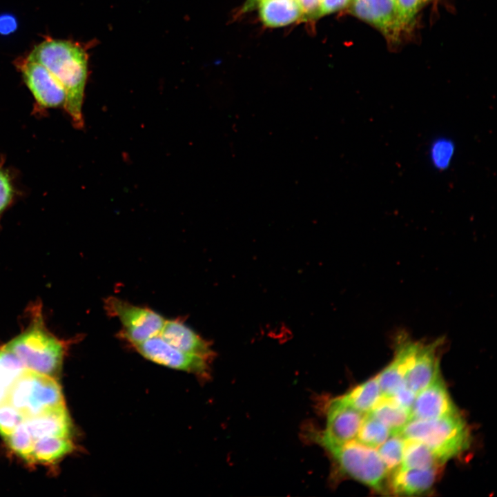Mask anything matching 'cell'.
I'll use <instances>...</instances> for the list:
<instances>
[{
    "label": "cell",
    "mask_w": 497,
    "mask_h": 497,
    "mask_svg": "<svg viewBox=\"0 0 497 497\" xmlns=\"http://www.w3.org/2000/svg\"><path fill=\"white\" fill-rule=\"evenodd\" d=\"M27 59L44 66L63 85L66 93L64 108L75 126L82 128V105L88 75L85 50L72 41L50 39L37 45Z\"/></svg>",
    "instance_id": "obj_1"
},
{
    "label": "cell",
    "mask_w": 497,
    "mask_h": 497,
    "mask_svg": "<svg viewBox=\"0 0 497 497\" xmlns=\"http://www.w3.org/2000/svg\"><path fill=\"white\" fill-rule=\"evenodd\" d=\"M41 309V304L32 306L26 329L3 347L26 369L54 377L60 369L66 345L48 330Z\"/></svg>",
    "instance_id": "obj_2"
},
{
    "label": "cell",
    "mask_w": 497,
    "mask_h": 497,
    "mask_svg": "<svg viewBox=\"0 0 497 497\" xmlns=\"http://www.w3.org/2000/svg\"><path fill=\"white\" fill-rule=\"evenodd\" d=\"M399 434L424 443L443 464L466 451L471 444L469 426L459 413L432 420L411 418Z\"/></svg>",
    "instance_id": "obj_3"
},
{
    "label": "cell",
    "mask_w": 497,
    "mask_h": 497,
    "mask_svg": "<svg viewBox=\"0 0 497 497\" xmlns=\"http://www.w3.org/2000/svg\"><path fill=\"white\" fill-rule=\"evenodd\" d=\"M6 401L26 418L65 405L60 385L54 377L28 369L12 384Z\"/></svg>",
    "instance_id": "obj_4"
},
{
    "label": "cell",
    "mask_w": 497,
    "mask_h": 497,
    "mask_svg": "<svg viewBox=\"0 0 497 497\" xmlns=\"http://www.w3.org/2000/svg\"><path fill=\"white\" fill-rule=\"evenodd\" d=\"M329 452L342 474L377 491H384L389 472L377 448L355 439Z\"/></svg>",
    "instance_id": "obj_5"
},
{
    "label": "cell",
    "mask_w": 497,
    "mask_h": 497,
    "mask_svg": "<svg viewBox=\"0 0 497 497\" xmlns=\"http://www.w3.org/2000/svg\"><path fill=\"white\" fill-rule=\"evenodd\" d=\"M104 308L108 315L117 318L121 322L119 337L133 347L157 335L166 320L150 308L113 296L105 299Z\"/></svg>",
    "instance_id": "obj_6"
},
{
    "label": "cell",
    "mask_w": 497,
    "mask_h": 497,
    "mask_svg": "<svg viewBox=\"0 0 497 497\" xmlns=\"http://www.w3.org/2000/svg\"><path fill=\"white\" fill-rule=\"evenodd\" d=\"M366 414L340 397L333 399L327 408L325 429L318 436V441L330 451L355 440Z\"/></svg>",
    "instance_id": "obj_7"
},
{
    "label": "cell",
    "mask_w": 497,
    "mask_h": 497,
    "mask_svg": "<svg viewBox=\"0 0 497 497\" xmlns=\"http://www.w3.org/2000/svg\"><path fill=\"white\" fill-rule=\"evenodd\" d=\"M133 347L143 357L157 364L197 376L206 374L208 360L173 347L159 334Z\"/></svg>",
    "instance_id": "obj_8"
},
{
    "label": "cell",
    "mask_w": 497,
    "mask_h": 497,
    "mask_svg": "<svg viewBox=\"0 0 497 497\" xmlns=\"http://www.w3.org/2000/svg\"><path fill=\"white\" fill-rule=\"evenodd\" d=\"M23 80L37 104L43 108L65 106L66 93L59 81L42 64L26 59L21 67Z\"/></svg>",
    "instance_id": "obj_9"
},
{
    "label": "cell",
    "mask_w": 497,
    "mask_h": 497,
    "mask_svg": "<svg viewBox=\"0 0 497 497\" xmlns=\"http://www.w3.org/2000/svg\"><path fill=\"white\" fill-rule=\"evenodd\" d=\"M442 338L425 343L419 341L406 375L407 384L416 393L431 384L440 375V353Z\"/></svg>",
    "instance_id": "obj_10"
},
{
    "label": "cell",
    "mask_w": 497,
    "mask_h": 497,
    "mask_svg": "<svg viewBox=\"0 0 497 497\" xmlns=\"http://www.w3.org/2000/svg\"><path fill=\"white\" fill-rule=\"evenodd\" d=\"M441 376L416 393L411 407V418L437 419L458 413Z\"/></svg>",
    "instance_id": "obj_11"
},
{
    "label": "cell",
    "mask_w": 497,
    "mask_h": 497,
    "mask_svg": "<svg viewBox=\"0 0 497 497\" xmlns=\"http://www.w3.org/2000/svg\"><path fill=\"white\" fill-rule=\"evenodd\" d=\"M396 351L391 362L377 375L382 396H391L405 382L408 369L419 341L408 336H397Z\"/></svg>",
    "instance_id": "obj_12"
},
{
    "label": "cell",
    "mask_w": 497,
    "mask_h": 497,
    "mask_svg": "<svg viewBox=\"0 0 497 497\" xmlns=\"http://www.w3.org/2000/svg\"><path fill=\"white\" fill-rule=\"evenodd\" d=\"M353 14L396 38L402 30L394 0H351Z\"/></svg>",
    "instance_id": "obj_13"
},
{
    "label": "cell",
    "mask_w": 497,
    "mask_h": 497,
    "mask_svg": "<svg viewBox=\"0 0 497 497\" xmlns=\"http://www.w3.org/2000/svg\"><path fill=\"white\" fill-rule=\"evenodd\" d=\"M440 467L413 469L399 467L388 476L387 487L396 495L416 496L431 491Z\"/></svg>",
    "instance_id": "obj_14"
},
{
    "label": "cell",
    "mask_w": 497,
    "mask_h": 497,
    "mask_svg": "<svg viewBox=\"0 0 497 497\" xmlns=\"http://www.w3.org/2000/svg\"><path fill=\"white\" fill-rule=\"evenodd\" d=\"M173 347L210 360L213 355L210 343L188 327L182 320H165L159 333Z\"/></svg>",
    "instance_id": "obj_15"
},
{
    "label": "cell",
    "mask_w": 497,
    "mask_h": 497,
    "mask_svg": "<svg viewBox=\"0 0 497 497\" xmlns=\"http://www.w3.org/2000/svg\"><path fill=\"white\" fill-rule=\"evenodd\" d=\"M24 422L35 442L48 436H70L71 421L65 405L26 418Z\"/></svg>",
    "instance_id": "obj_16"
},
{
    "label": "cell",
    "mask_w": 497,
    "mask_h": 497,
    "mask_svg": "<svg viewBox=\"0 0 497 497\" xmlns=\"http://www.w3.org/2000/svg\"><path fill=\"white\" fill-rule=\"evenodd\" d=\"M260 17L269 27H281L297 21L302 13L295 0H259Z\"/></svg>",
    "instance_id": "obj_17"
},
{
    "label": "cell",
    "mask_w": 497,
    "mask_h": 497,
    "mask_svg": "<svg viewBox=\"0 0 497 497\" xmlns=\"http://www.w3.org/2000/svg\"><path fill=\"white\" fill-rule=\"evenodd\" d=\"M368 413L384 424L393 434L399 433L411 419V411L399 405L391 396H382Z\"/></svg>",
    "instance_id": "obj_18"
},
{
    "label": "cell",
    "mask_w": 497,
    "mask_h": 497,
    "mask_svg": "<svg viewBox=\"0 0 497 497\" xmlns=\"http://www.w3.org/2000/svg\"><path fill=\"white\" fill-rule=\"evenodd\" d=\"M382 396L378 378L376 376L355 387L340 398L344 402L358 411L368 413Z\"/></svg>",
    "instance_id": "obj_19"
},
{
    "label": "cell",
    "mask_w": 497,
    "mask_h": 497,
    "mask_svg": "<svg viewBox=\"0 0 497 497\" xmlns=\"http://www.w3.org/2000/svg\"><path fill=\"white\" fill-rule=\"evenodd\" d=\"M72 448V442L69 437H44L35 442L29 461L52 462L70 453Z\"/></svg>",
    "instance_id": "obj_20"
},
{
    "label": "cell",
    "mask_w": 497,
    "mask_h": 497,
    "mask_svg": "<svg viewBox=\"0 0 497 497\" xmlns=\"http://www.w3.org/2000/svg\"><path fill=\"white\" fill-rule=\"evenodd\" d=\"M442 465L443 463L424 443L416 440L405 439L402 460L400 467L430 469L440 468Z\"/></svg>",
    "instance_id": "obj_21"
},
{
    "label": "cell",
    "mask_w": 497,
    "mask_h": 497,
    "mask_svg": "<svg viewBox=\"0 0 497 497\" xmlns=\"http://www.w3.org/2000/svg\"><path fill=\"white\" fill-rule=\"evenodd\" d=\"M392 434L384 424L367 413L355 439L366 445L378 448Z\"/></svg>",
    "instance_id": "obj_22"
},
{
    "label": "cell",
    "mask_w": 497,
    "mask_h": 497,
    "mask_svg": "<svg viewBox=\"0 0 497 497\" xmlns=\"http://www.w3.org/2000/svg\"><path fill=\"white\" fill-rule=\"evenodd\" d=\"M26 369L14 353L4 347L0 348V387L7 394L12 384Z\"/></svg>",
    "instance_id": "obj_23"
},
{
    "label": "cell",
    "mask_w": 497,
    "mask_h": 497,
    "mask_svg": "<svg viewBox=\"0 0 497 497\" xmlns=\"http://www.w3.org/2000/svg\"><path fill=\"white\" fill-rule=\"evenodd\" d=\"M405 439L399 433L392 434L377 450L389 472H391L401 465Z\"/></svg>",
    "instance_id": "obj_24"
},
{
    "label": "cell",
    "mask_w": 497,
    "mask_h": 497,
    "mask_svg": "<svg viewBox=\"0 0 497 497\" xmlns=\"http://www.w3.org/2000/svg\"><path fill=\"white\" fill-rule=\"evenodd\" d=\"M5 439L13 451L29 461L35 442L24 420Z\"/></svg>",
    "instance_id": "obj_25"
},
{
    "label": "cell",
    "mask_w": 497,
    "mask_h": 497,
    "mask_svg": "<svg viewBox=\"0 0 497 497\" xmlns=\"http://www.w3.org/2000/svg\"><path fill=\"white\" fill-rule=\"evenodd\" d=\"M454 144L447 138H438L431 145L429 155L431 164L438 170H445L450 165L454 155Z\"/></svg>",
    "instance_id": "obj_26"
},
{
    "label": "cell",
    "mask_w": 497,
    "mask_h": 497,
    "mask_svg": "<svg viewBox=\"0 0 497 497\" xmlns=\"http://www.w3.org/2000/svg\"><path fill=\"white\" fill-rule=\"evenodd\" d=\"M23 415L7 401L0 404V434L8 437L25 420Z\"/></svg>",
    "instance_id": "obj_27"
},
{
    "label": "cell",
    "mask_w": 497,
    "mask_h": 497,
    "mask_svg": "<svg viewBox=\"0 0 497 497\" xmlns=\"http://www.w3.org/2000/svg\"><path fill=\"white\" fill-rule=\"evenodd\" d=\"M429 0H394L402 29L413 19L417 12Z\"/></svg>",
    "instance_id": "obj_28"
},
{
    "label": "cell",
    "mask_w": 497,
    "mask_h": 497,
    "mask_svg": "<svg viewBox=\"0 0 497 497\" xmlns=\"http://www.w3.org/2000/svg\"><path fill=\"white\" fill-rule=\"evenodd\" d=\"M14 195L11 179L0 166V217L10 206Z\"/></svg>",
    "instance_id": "obj_29"
},
{
    "label": "cell",
    "mask_w": 497,
    "mask_h": 497,
    "mask_svg": "<svg viewBox=\"0 0 497 497\" xmlns=\"http://www.w3.org/2000/svg\"><path fill=\"white\" fill-rule=\"evenodd\" d=\"M416 396V393L405 382L391 396L399 405L411 411Z\"/></svg>",
    "instance_id": "obj_30"
},
{
    "label": "cell",
    "mask_w": 497,
    "mask_h": 497,
    "mask_svg": "<svg viewBox=\"0 0 497 497\" xmlns=\"http://www.w3.org/2000/svg\"><path fill=\"white\" fill-rule=\"evenodd\" d=\"M302 16L308 18L322 16V0H295Z\"/></svg>",
    "instance_id": "obj_31"
},
{
    "label": "cell",
    "mask_w": 497,
    "mask_h": 497,
    "mask_svg": "<svg viewBox=\"0 0 497 497\" xmlns=\"http://www.w3.org/2000/svg\"><path fill=\"white\" fill-rule=\"evenodd\" d=\"M351 0H322V15L338 11L344 8Z\"/></svg>",
    "instance_id": "obj_32"
},
{
    "label": "cell",
    "mask_w": 497,
    "mask_h": 497,
    "mask_svg": "<svg viewBox=\"0 0 497 497\" xmlns=\"http://www.w3.org/2000/svg\"><path fill=\"white\" fill-rule=\"evenodd\" d=\"M15 18L10 14L0 16V33L8 35L14 32L17 28Z\"/></svg>",
    "instance_id": "obj_33"
},
{
    "label": "cell",
    "mask_w": 497,
    "mask_h": 497,
    "mask_svg": "<svg viewBox=\"0 0 497 497\" xmlns=\"http://www.w3.org/2000/svg\"><path fill=\"white\" fill-rule=\"evenodd\" d=\"M7 393L0 387V404L6 401Z\"/></svg>",
    "instance_id": "obj_34"
},
{
    "label": "cell",
    "mask_w": 497,
    "mask_h": 497,
    "mask_svg": "<svg viewBox=\"0 0 497 497\" xmlns=\"http://www.w3.org/2000/svg\"><path fill=\"white\" fill-rule=\"evenodd\" d=\"M254 1V0H251V1ZM255 1H256V0H255ZM257 1H259V0H257Z\"/></svg>",
    "instance_id": "obj_35"
}]
</instances>
